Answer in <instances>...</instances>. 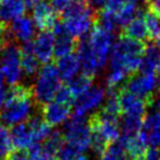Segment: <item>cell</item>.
Instances as JSON below:
<instances>
[{"instance_id": "53", "label": "cell", "mask_w": 160, "mask_h": 160, "mask_svg": "<svg viewBox=\"0 0 160 160\" xmlns=\"http://www.w3.org/2000/svg\"><path fill=\"white\" fill-rule=\"evenodd\" d=\"M74 1H75V2L76 1H85V0H74Z\"/></svg>"}, {"instance_id": "2", "label": "cell", "mask_w": 160, "mask_h": 160, "mask_svg": "<svg viewBox=\"0 0 160 160\" xmlns=\"http://www.w3.org/2000/svg\"><path fill=\"white\" fill-rule=\"evenodd\" d=\"M33 111L32 89L17 84L8 91V97L0 112V120L4 127H14L30 120L33 117Z\"/></svg>"}, {"instance_id": "30", "label": "cell", "mask_w": 160, "mask_h": 160, "mask_svg": "<svg viewBox=\"0 0 160 160\" xmlns=\"http://www.w3.org/2000/svg\"><path fill=\"white\" fill-rule=\"evenodd\" d=\"M98 22L99 26L109 31V32H113L119 28L116 11L110 8H107V7L100 11V13L98 15Z\"/></svg>"}, {"instance_id": "22", "label": "cell", "mask_w": 160, "mask_h": 160, "mask_svg": "<svg viewBox=\"0 0 160 160\" xmlns=\"http://www.w3.org/2000/svg\"><path fill=\"white\" fill-rule=\"evenodd\" d=\"M21 64L23 73L31 78L39 72V61L33 50L32 42H24L21 47Z\"/></svg>"}, {"instance_id": "41", "label": "cell", "mask_w": 160, "mask_h": 160, "mask_svg": "<svg viewBox=\"0 0 160 160\" xmlns=\"http://www.w3.org/2000/svg\"><path fill=\"white\" fill-rule=\"evenodd\" d=\"M7 160H30V156L24 152L17 150V152H13Z\"/></svg>"}, {"instance_id": "19", "label": "cell", "mask_w": 160, "mask_h": 160, "mask_svg": "<svg viewBox=\"0 0 160 160\" xmlns=\"http://www.w3.org/2000/svg\"><path fill=\"white\" fill-rule=\"evenodd\" d=\"M128 155V160H142L147 152V146L141 138V136H123L121 135L119 139Z\"/></svg>"}, {"instance_id": "51", "label": "cell", "mask_w": 160, "mask_h": 160, "mask_svg": "<svg viewBox=\"0 0 160 160\" xmlns=\"http://www.w3.org/2000/svg\"><path fill=\"white\" fill-rule=\"evenodd\" d=\"M130 1H132V2H144V1H146V0H130Z\"/></svg>"}, {"instance_id": "28", "label": "cell", "mask_w": 160, "mask_h": 160, "mask_svg": "<svg viewBox=\"0 0 160 160\" xmlns=\"http://www.w3.org/2000/svg\"><path fill=\"white\" fill-rule=\"evenodd\" d=\"M143 125V118L123 114L120 127L123 136H136L139 134Z\"/></svg>"}, {"instance_id": "11", "label": "cell", "mask_w": 160, "mask_h": 160, "mask_svg": "<svg viewBox=\"0 0 160 160\" xmlns=\"http://www.w3.org/2000/svg\"><path fill=\"white\" fill-rule=\"evenodd\" d=\"M139 136L147 147H160V111L156 110L146 114Z\"/></svg>"}, {"instance_id": "4", "label": "cell", "mask_w": 160, "mask_h": 160, "mask_svg": "<svg viewBox=\"0 0 160 160\" xmlns=\"http://www.w3.org/2000/svg\"><path fill=\"white\" fill-rule=\"evenodd\" d=\"M60 87V75L57 65L47 63L39 70L37 74L32 88L33 98L38 105L45 106L55 100Z\"/></svg>"}, {"instance_id": "3", "label": "cell", "mask_w": 160, "mask_h": 160, "mask_svg": "<svg viewBox=\"0 0 160 160\" xmlns=\"http://www.w3.org/2000/svg\"><path fill=\"white\" fill-rule=\"evenodd\" d=\"M94 19L92 7L85 1H76L63 13V25L71 37L82 38L92 31Z\"/></svg>"}, {"instance_id": "49", "label": "cell", "mask_w": 160, "mask_h": 160, "mask_svg": "<svg viewBox=\"0 0 160 160\" xmlns=\"http://www.w3.org/2000/svg\"><path fill=\"white\" fill-rule=\"evenodd\" d=\"M156 107H157V110L160 111V95L157 97V99H156Z\"/></svg>"}, {"instance_id": "37", "label": "cell", "mask_w": 160, "mask_h": 160, "mask_svg": "<svg viewBox=\"0 0 160 160\" xmlns=\"http://www.w3.org/2000/svg\"><path fill=\"white\" fill-rule=\"evenodd\" d=\"M74 97L72 95L71 91L68 86H61L58 91L57 95L55 97L56 101H59L62 103H67V105H71V102L73 101Z\"/></svg>"}, {"instance_id": "46", "label": "cell", "mask_w": 160, "mask_h": 160, "mask_svg": "<svg viewBox=\"0 0 160 160\" xmlns=\"http://www.w3.org/2000/svg\"><path fill=\"white\" fill-rule=\"evenodd\" d=\"M71 160H91V159L83 154H78V155H75V156H74Z\"/></svg>"}, {"instance_id": "13", "label": "cell", "mask_w": 160, "mask_h": 160, "mask_svg": "<svg viewBox=\"0 0 160 160\" xmlns=\"http://www.w3.org/2000/svg\"><path fill=\"white\" fill-rule=\"evenodd\" d=\"M76 50H78V58L80 60L81 68L84 71V74L93 78L105 68V65L101 63L100 60L93 52L86 39L78 42Z\"/></svg>"}, {"instance_id": "5", "label": "cell", "mask_w": 160, "mask_h": 160, "mask_svg": "<svg viewBox=\"0 0 160 160\" xmlns=\"http://www.w3.org/2000/svg\"><path fill=\"white\" fill-rule=\"evenodd\" d=\"M62 134L65 144L80 154L91 148L92 128L85 118L73 116L67 121Z\"/></svg>"}, {"instance_id": "6", "label": "cell", "mask_w": 160, "mask_h": 160, "mask_svg": "<svg viewBox=\"0 0 160 160\" xmlns=\"http://www.w3.org/2000/svg\"><path fill=\"white\" fill-rule=\"evenodd\" d=\"M0 64L6 82L11 86L19 84L23 73L21 64V48L14 44L7 45L1 51Z\"/></svg>"}, {"instance_id": "21", "label": "cell", "mask_w": 160, "mask_h": 160, "mask_svg": "<svg viewBox=\"0 0 160 160\" xmlns=\"http://www.w3.org/2000/svg\"><path fill=\"white\" fill-rule=\"evenodd\" d=\"M57 69L59 72L60 78L70 82L75 76H78L81 69V63L78 56L75 55H68L65 57L59 58L57 63Z\"/></svg>"}, {"instance_id": "38", "label": "cell", "mask_w": 160, "mask_h": 160, "mask_svg": "<svg viewBox=\"0 0 160 160\" xmlns=\"http://www.w3.org/2000/svg\"><path fill=\"white\" fill-rule=\"evenodd\" d=\"M10 36H11L10 28H8L6 23L0 22V51H2L7 45L10 44L9 42Z\"/></svg>"}, {"instance_id": "40", "label": "cell", "mask_w": 160, "mask_h": 160, "mask_svg": "<svg viewBox=\"0 0 160 160\" xmlns=\"http://www.w3.org/2000/svg\"><path fill=\"white\" fill-rule=\"evenodd\" d=\"M142 160H160V150L157 148H149Z\"/></svg>"}, {"instance_id": "26", "label": "cell", "mask_w": 160, "mask_h": 160, "mask_svg": "<svg viewBox=\"0 0 160 160\" xmlns=\"http://www.w3.org/2000/svg\"><path fill=\"white\" fill-rule=\"evenodd\" d=\"M125 35L131 39L137 40V42H143L148 37L147 28L144 21V17L137 15L133 21L125 26Z\"/></svg>"}, {"instance_id": "7", "label": "cell", "mask_w": 160, "mask_h": 160, "mask_svg": "<svg viewBox=\"0 0 160 160\" xmlns=\"http://www.w3.org/2000/svg\"><path fill=\"white\" fill-rule=\"evenodd\" d=\"M86 40L93 52L106 67L109 60L112 47L114 45L112 32H109L99 25L94 26L89 32V36Z\"/></svg>"}, {"instance_id": "31", "label": "cell", "mask_w": 160, "mask_h": 160, "mask_svg": "<svg viewBox=\"0 0 160 160\" xmlns=\"http://www.w3.org/2000/svg\"><path fill=\"white\" fill-rule=\"evenodd\" d=\"M99 160H128V155L120 142L109 144L106 150L100 155Z\"/></svg>"}, {"instance_id": "48", "label": "cell", "mask_w": 160, "mask_h": 160, "mask_svg": "<svg viewBox=\"0 0 160 160\" xmlns=\"http://www.w3.org/2000/svg\"><path fill=\"white\" fill-rule=\"evenodd\" d=\"M156 48H157V50L159 51V53H160V35L158 36V37L156 38Z\"/></svg>"}, {"instance_id": "25", "label": "cell", "mask_w": 160, "mask_h": 160, "mask_svg": "<svg viewBox=\"0 0 160 160\" xmlns=\"http://www.w3.org/2000/svg\"><path fill=\"white\" fill-rule=\"evenodd\" d=\"M117 20L119 28H125L131 21L139 15V11L136 4L132 1H124L118 9H116Z\"/></svg>"}, {"instance_id": "42", "label": "cell", "mask_w": 160, "mask_h": 160, "mask_svg": "<svg viewBox=\"0 0 160 160\" xmlns=\"http://www.w3.org/2000/svg\"><path fill=\"white\" fill-rule=\"evenodd\" d=\"M150 12L160 18V0H149Z\"/></svg>"}, {"instance_id": "9", "label": "cell", "mask_w": 160, "mask_h": 160, "mask_svg": "<svg viewBox=\"0 0 160 160\" xmlns=\"http://www.w3.org/2000/svg\"><path fill=\"white\" fill-rule=\"evenodd\" d=\"M89 124L93 132L100 135L109 144L117 142L120 137L121 127L118 117L116 116H111L100 111L92 118Z\"/></svg>"}, {"instance_id": "32", "label": "cell", "mask_w": 160, "mask_h": 160, "mask_svg": "<svg viewBox=\"0 0 160 160\" xmlns=\"http://www.w3.org/2000/svg\"><path fill=\"white\" fill-rule=\"evenodd\" d=\"M101 111H103L105 113L111 114V116H119L121 111L120 100H119V94L117 93L114 88H109V92L106 96L105 105H103Z\"/></svg>"}, {"instance_id": "33", "label": "cell", "mask_w": 160, "mask_h": 160, "mask_svg": "<svg viewBox=\"0 0 160 160\" xmlns=\"http://www.w3.org/2000/svg\"><path fill=\"white\" fill-rule=\"evenodd\" d=\"M14 147L11 141L10 131L4 125H0V159H8Z\"/></svg>"}, {"instance_id": "23", "label": "cell", "mask_w": 160, "mask_h": 160, "mask_svg": "<svg viewBox=\"0 0 160 160\" xmlns=\"http://www.w3.org/2000/svg\"><path fill=\"white\" fill-rule=\"evenodd\" d=\"M160 68V53L155 47H148L144 49V52L141 58L139 70L142 73L155 74Z\"/></svg>"}, {"instance_id": "34", "label": "cell", "mask_w": 160, "mask_h": 160, "mask_svg": "<svg viewBox=\"0 0 160 160\" xmlns=\"http://www.w3.org/2000/svg\"><path fill=\"white\" fill-rule=\"evenodd\" d=\"M63 145H64L63 134L58 132V131H52L51 134L48 136V138L45 141L44 147L47 148L48 150H50L55 155H57V152H59L60 148Z\"/></svg>"}, {"instance_id": "45", "label": "cell", "mask_w": 160, "mask_h": 160, "mask_svg": "<svg viewBox=\"0 0 160 160\" xmlns=\"http://www.w3.org/2000/svg\"><path fill=\"white\" fill-rule=\"evenodd\" d=\"M87 1H88L89 6L95 7V8H100L107 2V0H87Z\"/></svg>"}, {"instance_id": "50", "label": "cell", "mask_w": 160, "mask_h": 160, "mask_svg": "<svg viewBox=\"0 0 160 160\" xmlns=\"http://www.w3.org/2000/svg\"><path fill=\"white\" fill-rule=\"evenodd\" d=\"M2 81H3V75H2V71H1V64H0V84H2Z\"/></svg>"}, {"instance_id": "29", "label": "cell", "mask_w": 160, "mask_h": 160, "mask_svg": "<svg viewBox=\"0 0 160 160\" xmlns=\"http://www.w3.org/2000/svg\"><path fill=\"white\" fill-rule=\"evenodd\" d=\"M93 86V78L86 75V74H81L78 75L69 82L68 87L71 91L72 95L74 98H78L82 94H84L86 91H88L91 87Z\"/></svg>"}, {"instance_id": "1", "label": "cell", "mask_w": 160, "mask_h": 160, "mask_svg": "<svg viewBox=\"0 0 160 160\" xmlns=\"http://www.w3.org/2000/svg\"><path fill=\"white\" fill-rule=\"evenodd\" d=\"M144 47L141 42L128 37L114 42L108 60L106 83L109 88H116L128 80V75L139 69Z\"/></svg>"}, {"instance_id": "43", "label": "cell", "mask_w": 160, "mask_h": 160, "mask_svg": "<svg viewBox=\"0 0 160 160\" xmlns=\"http://www.w3.org/2000/svg\"><path fill=\"white\" fill-rule=\"evenodd\" d=\"M124 1L125 0H107L106 7L112 9V10H116V9H118Z\"/></svg>"}, {"instance_id": "14", "label": "cell", "mask_w": 160, "mask_h": 160, "mask_svg": "<svg viewBox=\"0 0 160 160\" xmlns=\"http://www.w3.org/2000/svg\"><path fill=\"white\" fill-rule=\"evenodd\" d=\"M55 35L50 31H42L37 36L33 44V50L38 61L42 63H49L55 56Z\"/></svg>"}, {"instance_id": "18", "label": "cell", "mask_w": 160, "mask_h": 160, "mask_svg": "<svg viewBox=\"0 0 160 160\" xmlns=\"http://www.w3.org/2000/svg\"><path fill=\"white\" fill-rule=\"evenodd\" d=\"M10 135L13 147L17 150L25 152L26 149H31L35 145H38L34 139V136L30 128H28V123L26 124L21 123V124L12 127L10 131Z\"/></svg>"}, {"instance_id": "24", "label": "cell", "mask_w": 160, "mask_h": 160, "mask_svg": "<svg viewBox=\"0 0 160 160\" xmlns=\"http://www.w3.org/2000/svg\"><path fill=\"white\" fill-rule=\"evenodd\" d=\"M28 125L30 128L31 132H32L36 144L45 142L48 138L49 135L51 134V132H52L51 131V127L40 116H33L28 120Z\"/></svg>"}, {"instance_id": "27", "label": "cell", "mask_w": 160, "mask_h": 160, "mask_svg": "<svg viewBox=\"0 0 160 160\" xmlns=\"http://www.w3.org/2000/svg\"><path fill=\"white\" fill-rule=\"evenodd\" d=\"M55 53L56 58H62L68 55H71L72 51L76 48V45L74 42L73 37L69 35L68 33L61 34V35L55 36Z\"/></svg>"}, {"instance_id": "47", "label": "cell", "mask_w": 160, "mask_h": 160, "mask_svg": "<svg viewBox=\"0 0 160 160\" xmlns=\"http://www.w3.org/2000/svg\"><path fill=\"white\" fill-rule=\"evenodd\" d=\"M23 1L25 2L26 7H34L36 2L39 1V0H23Z\"/></svg>"}, {"instance_id": "17", "label": "cell", "mask_w": 160, "mask_h": 160, "mask_svg": "<svg viewBox=\"0 0 160 160\" xmlns=\"http://www.w3.org/2000/svg\"><path fill=\"white\" fill-rule=\"evenodd\" d=\"M36 25L34 23L33 19L26 15L18 18L17 20L12 21L10 26L11 36L17 38L19 42H30L32 38L35 36Z\"/></svg>"}, {"instance_id": "35", "label": "cell", "mask_w": 160, "mask_h": 160, "mask_svg": "<svg viewBox=\"0 0 160 160\" xmlns=\"http://www.w3.org/2000/svg\"><path fill=\"white\" fill-rule=\"evenodd\" d=\"M144 21H145L146 28H147L148 37H158L160 35V18L152 12H149L144 15Z\"/></svg>"}, {"instance_id": "10", "label": "cell", "mask_w": 160, "mask_h": 160, "mask_svg": "<svg viewBox=\"0 0 160 160\" xmlns=\"http://www.w3.org/2000/svg\"><path fill=\"white\" fill-rule=\"evenodd\" d=\"M157 87H158V80L155 74L141 72L128 81L125 89L132 93L133 95L147 100L152 97Z\"/></svg>"}, {"instance_id": "16", "label": "cell", "mask_w": 160, "mask_h": 160, "mask_svg": "<svg viewBox=\"0 0 160 160\" xmlns=\"http://www.w3.org/2000/svg\"><path fill=\"white\" fill-rule=\"evenodd\" d=\"M121 111L125 116H134L143 118L146 113L147 101L143 98L133 95L132 93L128 92L127 89L119 94Z\"/></svg>"}, {"instance_id": "15", "label": "cell", "mask_w": 160, "mask_h": 160, "mask_svg": "<svg viewBox=\"0 0 160 160\" xmlns=\"http://www.w3.org/2000/svg\"><path fill=\"white\" fill-rule=\"evenodd\" d=\"M42 113V118L50 127H59L69 120L71 116V105L53 100L44 106Z\"/></svg>"}, {"instance_id": "36", "label": "cell", "mask_w": 160, "mask_h": 160, "mask_svg": "<svg viewBox=\"0 0 160 160\" xmlns=\"http://www.w3.org/2000/svg\"><path fill=\"white\" fill-rule=\"evenodd\" d=\"M30 160H57V156L44 146L35 145L30 149Z\"/></svg>"}, {"instance_id": "8", "label": "cell", "mask_w": 160, "mask_h": 160, "mask_svg": "<svg viewBox=\"0 0 160 160\" xmlns=\"http://www.w3.org/2000/svg\"><path fill=\"white\" fill-rule=\"evenodd\" d=\"M105 88L100 85H93L88 91L78 96L74 102V116L85 118V116L96 111L106 100Z\"/></svg>"}, {"instance_id": "12", "label": "cell", "mask_w": 160, "mask_h": 160, "mask_svg": "<svg viewBox=\"0 0 160 160\" xmlns=\"http://www.w3.org/2000/svg\"><path fill=\"white\" fill-rule=\"evenodd\" d=\"M32 19L37 28L42 31H50L58 21L57 11L53 9L51 2L39 0L33 7Z\"/></svg>"}, {"instance_id": "39", "label": "cell", "mask_w": 160, "mask_h": 160, "mask_svg": "<svg viewBox=\"0 0 160 160\" xmlns=\"http://www.w3.org/2000/svg\"><path fill=\"white\" fill-rule=\"evenodd\" d=\"M75 2L74 0H51V4H52L53 9L57 12H65Z\"/></svg>"}, {"instance_id": "52", "label": "cell", "mask_w": 160, "mask_h": 160, "mask_svg": "<svg viewBox=\"0 0 160 160\" xmlns=\"http://www.w3.org/2000/svg\"><path fill=\"white\" fill-rule=\"evenodd\" d=\"M158 88H159V91H160V78L158 80Z\"/></svg>"}, {"instance_id": "20", "label": "cell", "mask_w": 160, "mask_h": 160, "mask_svg": "<svg viewBox=\"0 0 160 160\" xmlns=\"http://www.w3.org/2000/svg\"><path fill=\"white\" fill-rule=\"evenodd\" d=\"M25 9L23 0H0V22L14 21L24 14Z\"/></svg>"}, {"instance_id": "44", "label": "cell", "mask_w": 160, "mask_h": 160, "mask_svg": "<svg viewBox=\"0 0 160 160\" xmlns=\"http://www.w3.org/2000/svg\"><path fill=\"white\" fill-rule=\"evenodd\" d=\"M7 97H8V91L4 88L3 84H0V107H2L4 105Z\"/></svg>"}]
</instances>
